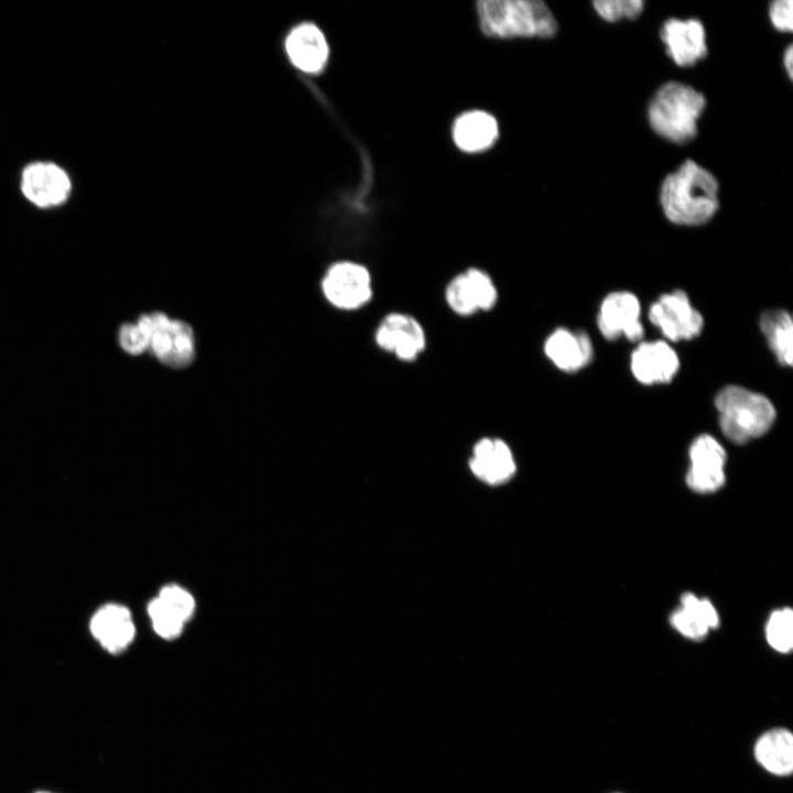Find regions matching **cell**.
Wrapping results in <instances>:
<instances>
[{
  "mask_svg": "<svg viewBox=\"0 0 793 793\" xmlns=\"http://www.w3.org/2000/svg\"><path fill=\"white\" fill-rule=\"evenodd\" d=\"M671 623L685 638L700 641L718 627L719 616L709 600L685 594L681 607L671 616Z\"/></svg>",
  "mask_w": 793,
  "mask_h": 793,
  "instance_id": "7402d4cb",
  "label": "cell"
},
{
  "mask_svg": "<svg viewBox=\"0 0 793 793\" xmlns=\"http://www.w3.org/2000/svg\"><path fill=\"white\" fill-rule=\"evenodd\" d=\"M715 403L721 431L737 444L760 437L769 431L775 419L774 406L768 398L742 387L724 388Z\"/></svg>",
  "mask_w": 793,
  "mask_h": 793,
  "instance_id": "277c9868",
  "label": "cell"
},
{
  "mask_svg": "<svg viewBox=\"0 0 793 793\" xmlns=\"http://www.w3.org/2000/svg\"><path fill=\"white\" fill-rule=\"evenodd\" d=\"M444 296L447 306L464 317L491 311L499 297L491 275L476 267L454 275L445 287Z\"/></svg>",
  "mask_w": 793,
  "mask_h": 793,
  "instance_id": "52a82bcc",
  "label": "cell"
},
{
  "mask_svg": "<svg viewBox=\"0 0 793 793\" xmlns=\"http://www.w3.org/2000/svg\"><path fill=\"white\" fill-rule=\"evenodd\" d=\"M70 188L67 173L54 163L36 162L23 170L21 189L24 196L39 207L64 203Z\"/></svg>",
  "mask_w": 793,
  "mask_h": 793,
  "instance_id": "7c38bea8",
  "label": "cell"
},
{
  "mask_svg": "<svg viewBox=\"0 0 793 793\" xmlns=\"http://www.w3.org/2000/svg\"><path fill=\"white\" fill-rule=\"evenodd\" d=\"M96 641L108 652L124 651L133 641L135 626L131 611L120 604H106L98 608L89 622Z\"/></svg>",
  "mask_w": 793,
  "mask_h": 793,
  "instance_id": "9a60e30c",
  "label": "cell"
},
{
  "mask_svg": "<svg viewBox=\"0 0 793 793\" xmlns=\"http://www.w3.org/2000/svg\"><path fill=\"white\" fill-rule=\"evenodd\" d=\"M784 67L786 69V73L789 77L792 79L793 77V50L792 45H789L787 48L784 52L783 56Z\"/></svg>",
  "mask_w": 793,
  "mask_h": 793,
  "instance_id": "83f0119b",
  "label": "cell"
},
{
  "mask_svg": "<svg viewBox=\"0 0 793 793\" xmlns=\"http://www.w3.org/2000/svg\"><path fill=\"white\" fill-rule=\"evenodd\" d=\"M691 466L686 475L687 486L700 493L714 492L725 482L726 453L710 435H700L689 448Z\"/></svg>",
  "mask_w": 793,
  "mask_h": 793,
  "instance_id": "8fae6325",
  "label": "cell"
},
{
  "mask_svg": "<svg viewBox=\"0 0 793 793\" xmlns=\"http://www.w3.org/2000/svg\"><path fill=\"white\" fill-rule=\"evenodd\" d=\"M649 318L673 341L698 336L704 325L703 316L681 290L664 294L654 302L649 309Z\"/></svg>",
  "mask_w": 793,
  "mask_h": 793,
  "instance_id": "9c48e42d",
  "label": "cell"
},
{
  "mask_svg": "<svg viewBox=\"0 0 793 793\" xmlns=\"http://www.w3.org/2000/svg\"><path fill=\"white\" fill-rule=\"evenodd\" d=\"M36 793H51V792H44V791H42V792H36Z\"/></svg>",
  "mask_w": 793,
  "mask_h": 793,
  "instance_id": "f1b7e54d",
  "label": "cell"
},
{
  "mask_svg": "<svg viewBox=\"0 0 793 793\" xmlns=\"http://www.w3.org/2000/svg\"><path fill=\"white\" fill-rule=\"evenodd\" d=\"M291 62L305 73L321 72L328 59V44L323 32L313 23L295 26L285 41Z\"/></svg>",
  "mask_w": 793,
  "mask_h": 793,
  "instance_id": "ac0fdd59",
  "label": "cell"
},
{
  "mask_svg": "<svg viewBox=\"0 0 793 793\" xmlns=\"http://www.w3.org/2000/svg\"><path fill=\"white\" fill-rule=\"evenodd\" d=\"M481 31L491 37H551L557 22L540 0H484L477 2Z\"/></svg>",
  "mask_w": 793,
  "mask_h": 793,
  "instance_id": "7a4b0ae2",
  "label": "cell"
},
{
  "mask_svg": "<svg viewBox=\"0 0 793 793\" xmlns=\"http://www.w3.org/2000/svg\"><path fill=\"white\" fill-rule=\"evenodd\" d=\"M718 182L706 169L686 160L661 186L660 200L666 218L681 226L709 221L719 207Z\"/></svg>",
  "mask_w": 793,
  "mask_h": 793,
  "instance_id": "6da1fadb",
  "label": "cell"
},
{
  "mask_svg": "<svg viewBox=\"0 0 793 793\" xmlns=\"http://www.w3.org/2000/svg\"><path fill=\"white\" fill-rule=\"evenodd\" d=\"M469 467L477 478L489 485L506 482L515 472L511 448L496 437H484L475 444Z\"/></svg>",
  "mask_w": 793,
  "mask_h": 793,
  "instance_id": "2e32d148",
  "label": "cell"
},
{
  "mask_svg": "<svg viewBox=\"0 0 793 793\" xmlns=\"http://www.w3.org/2000/svg\"><path fill=\"white\" fill-rule=\"evenodd\" d=\"M769 645L780 652L789 653L793 648V612L789 608L775 610L765 627Z\"/></svg>",
  "mask_w": 793,
  "mask_h": 793,
  "instance_id": "cb8c5ba5",
  "label": "cell"
},
{
  "mask_svg": "<svg viewBox=\"0 0 793 793\" xmlns=\"http://www.w3.org/2000/svg\"><path fill=\"white\" fill-rule=\"evenodd\" d=\"M705 106L704 95L693 87L667 82L651 99L649 123L665 140L677 144L687 143L697 134V121Z\"/></svg>",
  "mask_w": 793,
  "mask_h": 793,
  "instance_id": "3957f363",
  "label": "cell"
},
{
  "mask_svg": "<svg viewBox=\"0 0 793 793\" xmlns=\"http://www.w3.org/2000/svg\"><path fill=\"white\" fill-rule=\"evenodd\" d=\"M769 17L773 26L781 32L793 29V3L791 0L773 1L769 8Z\"/></svg>",
  "mask_w": 793,
  "mask_h": 793,
  "instance_id": "4316f807",
  "label": "cell"
},
{
  "mask_svg": "<svg viewBox=\"0 0 793 793\" xmlns=\"http://www.w3.org/2000/svg\"><path fill=\"white\" fill-rule=\"evenodd\" d=\"M640 304L636 295L630 292H613L607 295L598 315V328L609 340L621 335L636 341L643 336L640 323Z\"/></svg>",
  "mask_w": 793,
  "mask_h": 793,
  "instance_id": "4fadbf2b",
  "label": "cell"
},
{
  "mask_svg": "<svg viewBox=\"0 0 793 793\" xmlns=\"http://www.w3.org/2000/svg\"><path fill=\"white\" fill-rule=\"evenodd\" d=\"M135 323L148 336V351L161 363L181 369L193 362L195 336L189 324L163 312L142 314Z\"/></svg>",
  "mask_w": 793,
  "mask_h": 793,
  "instance_id": "5b68a950",
  "label": "cell"
},
{
  "mask_svg": "<svg viewBox=\"0 0 793 793\" xmlns=\"http://www.w3.org/2000/svg\"><path fill=\"white\" fill-rule=\"evenodd\" d=\"M329 304L344 311L366 306L373 296L372 276L367 267L354 261H338L326 271L321 282Z\"/></svg>",
  "mask_w": 793,
  "mask_h": 793,
  "instance_id": "8992f818",
  "label": "cell"
},
{
  "mask_svg": "<svg viewBox=\"0 0 793 793\" xmlns=\"http://www.w3.org/2000/svg\"><path fill=\"white\" fill-rule=\"evenodd\" d=\"M544 354L560 370L574 372L589 363L593 346L586 333L560 327L547 336Z\"/></svg>",
  "mask_w": 793,
  "mask_h": 793,
  "instance_id": "d6986e66",
  "label": "cell"
},
{
  "mask_svg": "<svg viewBox=\"0 0 793 793\" xmlns=\"http://www.w3.org/2000/svg\"><path fill=\"white\" fill-rule=\"evenodd\" d=\"M376 345L404 362L416 360L426 348L423 325L412 315L391 312L383 316L374 332Z\"/></svg>",
  "mask_w": 793,
  "mask_h": 793,
  "instance_id": "ba28073f",
  "label": "cell"
},
{
  "mask_svg": "<svg viewBox=\"0 0 793 793\" xmlns=\"http://www.w3.org/2000/svg\"><path fill=\"white\" fill-rule=\"evenodd\" d=\"M195 611V599L185 588L164 586L148 606V613L156 634L166 640L178 637Z\"/></svg>",
  "mask_w": 793,
  "mask_h": 793,
  "instance_id": "30bf717a",
  "label": "cell"
},
{
  "mask_svg": "<svg viewBox=\"0 0 793 793\" xmlns=\"http://www.w3.org/2000/svg\"><path fill=\"white\" fill-rule=\"evenodd\" d=\"M595 11L608 22L638 18L644 7L641 0H597L593 2Z\"/></svg>",
  "mask_w": 793,
  "mask_h": 793,
  "instance_id": "d4e9b609",
  "label": "cell"
},
{
  "mask_svg": "<svg viewBox=\"0 0 793 793\" xmlns=\"http://www.w3.org/2000/svg\"><path fill=\"white\" fill-rule=\"evenodd\" d=\"M760 326L778 361L783 366H792L793 325L791 315L784 309L768 311L761 316Z\"/></svg>",
  "mask_w": 793,
  "mask_h": 793,
  "instance_id": "603a6c76",
  "label": "cell"
},
{
  "mask_svg": "<svg viewBox=\"0 0 793 793\" xmlns=\"http://www.w3.org/2000/svg\"><path fill=\"white\" fill-rule=\"evenodd\" d=\"M680 366L675 351L664 341L640 344L631 355V370L644 384L664 383L672 380Z\"/></svg>",
  "mask_w": 793,
  "mask_h": 793,
  "instance_id": "e0dca14e",
  "label": "cell"
},
{
  "mask_svg": "<svg viewBox=\"0 0 793 793\" xmlns=\"http://www.w3.org/2000/svg\"><path fill=\"white\" fill-rule=\"evenodd\" d=\"M661 40L673 62L681 67L695 65L707 54L706 32L696 19H669L661 29Z\"/></svg>",
  "mask_w": 793,
  "mask_h": 793,
  "instance_id": "5bb4252c",
  "label": "cell"
},
{
  "mask_svg": "<svg viewBox=\"0 0 793 793\" xmlns=\"http://www.w3.org/2000/svg\"><path fill=\"white\" fill-rule=\"evenodd\" d=\"M757 763L775 776H789L793 771V735L784 727L761 734L753 746Z\"/></svg>",
  "mask_w": 793,
  "mask_h": 793,
  "instance_id": "ffe728a7",
  "label": "cell"
},
{
  "mask_svg": "<svg viewBox=\"0 0 793 793\" xmlns=\"http://www.w3.org/2000/svg\"><path fill=\"white\" fill-rule=\"evenodd\" d=\"M120 347L128 354L138 356L149 349V339L144 330L137 323H126L118 332Z\"/></svg>",
  "mask_w": 793,
  "mask_h": 793,
  "instance_id": "484cf974",
  "label": "cell"
},
{
  "mask_svg": "<svg viewBox=\"0 0 793 793\" xmlns=\"http://www.w3.org/2000/svg\"><path fill=\"white\" fill-rule=\"evenodd\" d=\"M497 120L482 110L461 113L453 124V139L464 152L476 153L492 146L498 138Z\"/></svg>",
  "mask_w": 793,
  "mask_h": 793,
  "instance_id": "44dd1931",
  "label": "cell"
}]
</instances>
